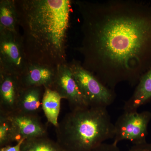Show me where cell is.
<instances>
[{
    "label": "cell",
    "instance_id": "5b68a950",
    "mask_svg": "<svg viewBox=\"0 0 151 151\" xmlns=\"http://www.w3.org/2000/svg\"><path fill=\"white\" fill-rule=\"evenodd\" d=\"M28 63L20 32H0V71L19 76Z\"/></svg>",
    "mask_w": 151,
    "mask_h": 151
},
{
    "label": "cell",
    "instance_id": "d6986e66",
    "mask_svg": "<svg viewBox=\"0 0 151 151\" xmlns=\"http://www.w3.org/2000/svg\"><path fill=\"white\" fill-rule=\"evenodd\" d=\"M24 140L22 139L18 142L15 145H9L1 148L0 151H21L22 144Z\"/></svg>",
    "mask_w": 151,
    "mask_h": 151
},
{
    "label": "cell",
    "instance_id": "4fadbf2b",
    "mask_svg": "<svg viewBox=\"0 0 151 151\" xmlns=\"http://www.w3.org/2000/svg\"><path fill=\"white\" fill-rule=\"evenodd\" d=\"M20 32L15 0L0 1V32Z\"/></svg>",
    "mask_w": 151,
    "mask_h": 151
},
{
    "label": "cell",
    "instance_id": "e0dca14e",
    "mask_svg": "<svg viewBox=\"0 0 151 151\" xmlns=\"http://www.w3.org/2000/svg\"><path fill=\"white\" fill-rule=\"evenodd\" d=\"M90 151H121L117 145L114 144H103L96 147Z\"/></svg>",
    "mask_w": 151,
    "mask_h": 151
},
{
    "label": "cell",
    "instance_id": "ac0fdd59",
    "mask_svg": "<svg viewBox=\"0 0 151 151\" xmlns=\"http://www.w3.org/2000/svg\"><path fill=\"white\" fill-rule=\"evenodd\" d=\"M127 151H151V144L146 142L142 145H134Z\"/></svg>",
    "mask_w": 151,
    "mask_h": 151
},
{
    "label": "cell",
    "instance_id": "30bf717a",
    "mask_svg": "<svg viewBox=\"0 0 151 151\" xmlns=\"http://www.w3.org/2000/svg\"><path fill=\"white\" fill-rule=\"evenodd\" d=\"M56 67L29 63L19 78L22 88L44 87L51 89L54 82Z\"/></svg>",
    "mask_w": 151,
    "mask_h": 151
},
{
    "label": "cell",
    "instance_id": "3957f363",
    "mask_svg": "<svg viewBox=\"0 0 151 151\" xmlns=\"http://www.w3.org/2000/svg\"><path fill=\"white\" fill-rule=\"evenodd\" d=\"M55 128L56 142L65 151H90L115 136L106 108L70 111Z\"/></svg>",
    "mask_w": 151,
    "mask_h": 151
},
{
    "label": "cell",
    "instance_id": "277c9868",
    "mask_svg": "<svg viewBox=\"0 0 151 151\" xmlns=\"http://www.w3.org/2000/svg\"><path fill=\"white\" fill-rule=\"evenodd\" d=\"M68 65L89 107L107 108L113 103L116 97L114 90L105 86L81 62L73 60Z\"/></svg>",
    "mask_w": 151,
    "mask_h": 151
},
{
    "label": "cell",
    "instance_id": "5bb4252c",
    "mask_svg": "<svg viewBox=\"0 0 151 151\" xmlns=\"http://www.w3.org/2000/svg\"><path fill=\"white\" fill-rule=\"evenodd\" d=\"M62 98L58 93L49 88H45L42 102V109L46 116L47 122L55 127H57Z\"/></svg>",
    "mask_w": 151,
    "mask_h": 151
},
{
    "label": "cell",
    "instance_id": "6da1fadb",
    "mask_svg": "<svg viewBox=\"0 0 151 151\" xmlns=\"http://www.w3.org/2000/svg\"><path fill=\"white\" fill-rule=\"evenodd\" d=\"M82 33V66L114 90L137 86L151 68V6L133 0L75 1Z\"/></svg>",
    "mask_w": 151,
    "mask_h": 151
},
{
    "label": "cell",
    "instance_id": "2e32d148",
    "mask_svg": "<svg viewBox=\"0 0 151 151\" xmlns=\"http://www.w3.org/2000/svg\"><path fill=\"white\" fill-rule=\"evenodd\" d=\"M14 131L8 116L0 114V147L10 145L14 142Z\"/></svg>",
    "mask_w": 151,
    "mask_h": 151
},
{
    "label": "cell",
    "instance_id": "52a82bcc",
    "mask_svg": "<svg viewBox=\"0 0 151 151\" xmlns=\"http://www.w3.org/2000/svg\"><path fill=\"white\" fill-rule=\"evenodd\" d=\"M51 89L65 99L70 111L89 107L71 73L68 63L58 65Z\"/></svg>",
    "mask_w": 151,
    "mask_h": 151
},
{
    "label": "cell",
    "instance_id": "ba28073f",
    "mask_svg": "<svg viewBox=\"0 0 151 151\" xmlns=\"http://www.w3.org/2000/svg\"><path fill=\"white\" fill-rule=\"evenodd\" d=\"M14 131V142L22 139L47 136L46 126L42 124L38 115H29L19 112L9 115Z\"/></svg>",
    "mask_w": 151,
    "mask_h": 151
},
{
    "label": "cell",
    "instance_id": "8992f818",
    "mask_svg": "<svg viewBox=\"0 0 151 151\" xmlns=\"http://www.w3.org/2000/svg\"><path fill=\"white\" fill-rule=\"evenodd\" d=\"M151 119V113L149 111L124 112L114 124L113 143L118 145L119 142L127 140L134 145L146 143L148 126Z\"/></svg>",
    "mask_w": 151,
    "mask_h": 151
},
{
    "label": "cell",
    "instance_id": "7c38bea8",
    "mask_svg": "<svg viewBox=\"0 0 151 151\" xmlns=\"http://www.w3.org/2000/svg\"><path fill=\"white\" fill-rule=\"evenodd\" d=\"M151 100V68L141 77L131 97L125 102L124 112L137 111Z\"/></svg>",
    "mask_w": 151,
    "mask_h": 151
},
{
    "label": "cell",
    "instance_id": "9c48e42d",
    "mask_svg": "<svg viewBox=\"0 0 151 151\" xmlns=\"http://www.w3.org/2000/svg\"><path fill=\"white\" fill-rule=\"evenodd\" d=\"M22 88L18 76L0 71V114L16 112Z\"/></svg>",
    "mask_w": 151,
    "mask_h": 151
},
{
    "label": "cell",
    "instance_id": "9a60e30c",
    "mask_svg": "<svg viewBox=\"0 0 151 151\" xmlns=\"http://www.w3.org/2000/svg\"><path fill=\"white\" fill-rule=\"evenodd\" d=\"M21 151H65L57 142L47 137H41L24 140Z\"/></svg>",
    "mask_w": 151,
    "mask_h": 151
},
{
    "label": "cell",
    "instance_id": "7a4b0ae2",
    "mask_svg": "<svg viewBox=\"0 0 151 151\" xmlns=\"http://www.w3.org/2000/svg\"><path fill=\"white\" fill-rule=\"evenodd\" d=\"M70 0H15L29 63L56 67L67 63Z\"/></svg>",
    "mask_w": 151,
    "mask_h": 151
},
{
    "label": "cell",
    "instance_id": "8fae6325",
    "mask_svg": "<svg viewBox=\"0 0 151 151\" xmlns=\"http://www.w3.org/2000/svg\"><path fill=\"white\" fill-rule=\"evenodd\" d=\"M44 90V87L23 88L19 97L16 112L38 115L42 108Z\"/></svg>",
    "mask_w": 151,
    "mask_h": 151
}]
</instances>
